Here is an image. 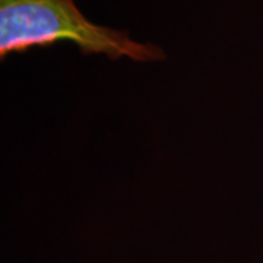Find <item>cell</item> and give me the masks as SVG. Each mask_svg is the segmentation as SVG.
<instances>
[{"label":"cell","instance_id":"1","mask_svg":"<svg viewBox=\"0 0 263 263\" xmlns=\"http://www.w3.org/2000/svg\"><path fill=\"white\" fill-rule=\"evenodd\" d=\"M70 41L84 54L111 60L161 62L162 48L132 40L127 31L97 25L85 18L75 0H0V57Z\"/></svg>","mask_w":263,"mask_h":263}]
</instances>
